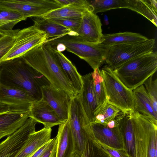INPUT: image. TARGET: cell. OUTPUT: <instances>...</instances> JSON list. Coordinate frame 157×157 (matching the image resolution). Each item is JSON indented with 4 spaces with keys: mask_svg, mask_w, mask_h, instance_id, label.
I'll list each match as a JSON object with an SVG mask.
<instances>
[{
    "mask_svg": "<svg viewBox=\"0 0 157 157\" xmlns=\"http://www.w3.org/2000/svg\"><path fill=\"white\" fill-rule=\"evenodd\" d=\"M0 84L25 92L36 101L42 98L41 87L51 85L44 76L26 63L22 57L0 62Z\"/></svg>",
    "mask_w": 157,
    "mask_h": 157,
    "instance_id": "cell-1",
    "label": "cell"
},
{
    "mask_svg": "<svg viewBox=\"0 0 157 157\" xmlns=\"http://www.w3.org/2000/svg\"><path fill=\"white\" fill-rule=\"evenodd\" d=\"M45 42L32 49L22 56L25 62L44 76L54 87L66 92L72 98L77 94L53 50Z\"/></svg>",
    "mask_w": 157,
    "mask_h": 157,
    "instance_id": "cell-2",
    "label": "cell"
},
{
    "mask_svg": "<svg viewBox=\"0 0 157 157\" xmlns=\"http://www.w3.org/2000/svg\"><path fill=\"white\" fill-rule=\"evenodd\" d=\"M157 70V53L153 51L135 58L113 71L121 82L133 90L143 85Z\"/></svg>",
    "mask_w": 157,
    "mask_h": 157,
    "instance_id": "cell-3",
    "label": "cell"
},
{
    "mask_svg": "<svg viewBox=\"0 0 157 157\" xmlns=\"http://www.w3.org/2000/svg\"><path fill=\"white\" fill-rule=\"evenodd\" d=\"M45 42L53 47L59 43L63 44L67 51L85 60L94 70L105 62L110 47L101 43L89 42L78 36L68 35L49 38Z\"/></svg>",
    "mask_w": 157,
    "mask_h": 157,
    "instance_id": "cell-4",
    "label": "cell"
},
{
    "mask_svg": "<svg viewBox=\"0 0 157 157\" xmlns=\"http://www.w3.org/2000/svg\"><path fill=\"white\" fill-rule=\"evenodd\" d=\"M68 119L74 142V152L81 156L89 138L94 137L91 122L83 107L79 94L71 98Z\"/></svg>",
    "mask_w": 157,
    "mask_h": 157,
    "instance_id": "cell-5",
    "label": "cell"
},
{
    "mask_svg": "<svg viewBox=\"0 0 157 157\" xmlns=\"http://www.w3.org/2000/svg\"><path fill=\"white\" fill-rule=\"evenodd\" d=\"M101 71L108 102L123 112L134 110V100L132 90L127 88L119 79L113 71L106 65Z\"/></svg>",
    "mask_w": 157,
    "mask_h": 157,
    "instance_id": "cell-6",
    "label": "cell"
},
{
    "mask_svg": "<svg viewBox=\"0 0 157 157\" xmlns=\"http://www.w3.org/2000/svg\"><path fill=\"white\" fill-rule=\"evenodd\" d=\"M155 39L110 47L107 54L106 66L113 70L127 61L139 56L154 51Z\"/></svg>",
    "mask_w": 157,
    "mask_h": 157,
    "instance_id": "cell-7",
    "label": "cell"
},
{
    "mask_svg": "<svg viewBox=\"0 0 157 157\" xmlns=\"http://www.w3.org/2000/svg\"><path fill=\"white\" fill-rule=\"evenodd\" d=\"M48 39L43 31L34 25L20 30L16 34L11 48L0 59V62L22 57L33 48Z\"/></svg>",
    "mask_w": 157,
    "mask_h": 157,
    "instance_id": "cell-8",
    "label": "cell"
},
{
    "mask_svg": "<svg viewBox=\"0 0 157 157\" xmlns=\"http://www.w3.org/2000/svg\"><path fill=\"white\" fill-rule=\"evenodd\" d=\"M134 137V157H149L152 136L157 131V124L138 112L130 111Z\"/></svg>",
    "mask_w": 157,
    "mask_h": 157,
    "instance_id": "cell-9",
    "label": "cell"
},
{
    "mask_svg": "<svg viewBox=\"0 0 157 157\" xmlns=\"http://www.w3.org/2000/svg\"><path fill=\"white\" fill-rule=\"evenodd\" d=\"M89 2L96 14L113 9H128L143 16L157 26V12L149 0H96Z\"/></svg>",
    "mask_w": 157,
    "mask_h": 157,
    "instance_id": "cell-10",
    "label": "cell"
},
{
    "mask_svg": "<svg viewBox=\"0 0 157 157\" xmlns=\"http://www.w3.org/2000/svg\"><path fill=\"white\" fill-rule=\"evenodd\" d=\"M61 7L56 0H0V9L18 12L26 18L41 16Z\"/></svg>",
    "mask_w": 157,
    "mask_h": 157,
    "instance_id": "cell-11",
    "label": "cell"
},
{
    "mask_svg": "<svg viewBox=\"0 0 157 157\" xmlns=\"http://www.w3.org/2000/svg\"><path fill=\"white\" fill-rule=\"evenodd\" d=\"M38 122L31 117L11 135L0 142V157H15L27 141L29 135L35 131Z\"/></svg>",
    "mask_w": 157,
    "mask_h": 157,
    "instance_id": "cell-12",
    "label": "cell"
},
{
    "mask_svg": "<svg viewBox=\"0 0 157 157\" xmlns=\"http://www.w3.org/2000/svg\"><path fill=\"white\" fill-rule=\"evenodd\" d=\"M42 99L55 111L65 122L68 119L69 107L71 98L65 91L52 85L41 88Z\"/></svg>",
    "mask_w": 157,
    "mask_h": 157,
    "instance_id": "cell-13",
    "label": "cell"
},
{
    "mask_svg": "<svg viewBox=\"0 0 157 157\" xmlns=\"http://www.w3.org/2000/svg\"><path fill=\"white\" fill-rule=\"evenodd\" d=\"M101 26V20L96 14L87 11L82 17L80 25L76 33L78 36L87 42L101 43L104 40Z\"/></svg>",
    "mask_w": 157,
    "mask_h": 157,
    "instance_id": "cell-14",
    "label": "cell"
},
{
    "mask_svg": "<svg viewBox=\"0 0 157 157\" xmlns=\"http://www.w3.org/2000/svg\"><path fill=\"white\" fill-rule=\"evenodd\" d=\"M31 117L38 123L42 124L44 127L51 128L65 122L62 120L55 111L42 99L33 101L28 113Z\"/></svg>",
    "mask_w": 157,
    "mask_h": 157,
    "instance_id": "cell-15",
    "label": "cell"
},
{
    "mask_svg": "<svg viewBox=\"0 0 157 157\" xmlns=\"http://www.w3.org/2000/svg\"><path fill=\"white\" fill-rule=\"evenodd\" d=\"M36 101L28 93L0 84V102L18 111L28 113L31 103Z\"/></svg>",
    "mask_w": 157,
    "mask_h": 157,
    "instance_id": "cell-16",
    "label": "cell"
},
{
    "mask_svg": "<svg viewBox=\"0 0 157 157\" xmlns=\"http://www.w3.org/2000/svg\"><path fill=\"white\" fill-rule=\"evenodd\" d=\"M82 86L78 94L84 109L91 123L99 110L91 73L82 76Z\"/></svg>",
    "mask_w": 157,
    "mask_h": 157,
    "instance_id": "cell-17",
    "label": "cell"
},
{
    "mask_svg": "<svg viewBox=\"0 0 157 157\" xmlns=\"http://www.w3.org/2000/svg\"><path fill=\"white\" fill-rule=\"evenodd\" d=\"M91 126L96 140L112 148L125 149L124 136L118 126L113 128L99 123H91Z\"/></svg>",
    "mask_w": 157,
    "mask_h": 157,
    "instance_id": "cell-18",
    "label": "cell"
},
{
    "mask_svg": "<svg viewBox=\"0 0 157 157\" xmlns=\"http://www.w3.org/2000/svg\"><path fill=\"white\" fill-rule=\"evenodd\" d=\"M28 113L12 111L0 114V140L11 135L29 118Z\"/></svg>",
    "mask_w": 157,
    "mask_h": 157,
    "instance_id": "cell-19",
    "label": "cell"
},
{
    "mask_svg": "<svg viewBox=\"0 0 157 157\" xmlns=\"http://www.w3.org/2000/svg\"><path fill=\"white\" fill-rule=\"evenodd\" d=\"M52 131L51 128H44L30 134L27 141L15 157H31L51 139Z\"/></svg>",
    "mask_w": 157,
    "mask_h": 157,
    "instance_id": "cell-20",
    "label": "cell"
},
{
    "mask_svg": "<svg viewBox=\"0 0 157 157\" xmlns=\"http://www.w3.org/2000/svg\"><path fill=\"white\" fill-rule=\"evenodd\" d=\"M56 157H72L74 144L68 119L59 125Z\"/></svg>",
    "mask_w": 157,
    "mask_h": 157,
    "instance_id": "cell-21",
    "label": "cell"
},
{
    "mask_svg": "<svg viewBox=\"0 0 157 157\" xmlns=\"http://www.w3.org/2000/svg\"><path fill=\"white\" fill-rule=\"evenodd\" d=\"M134 111L148 118L157 124V113L154 111L152 101L144 85L132 90Z\"/></svg>",
    "mask_w": 157,
    "mask_h": 157,
    "instance_id": "cell-22",
    "label": "cell"
},
{
    "mask_svg": "<svg viewBox=\"0 0 157 157\" xmlns=\"http://www.w3.org/2000/svg\"><path fill=\"white\" fill-rule=\"evenodd\" d=\"M53 50L62 68L77 94H79L82 86V76L71 61L61 52L53 46Z\"/></svg>",
    "mask_w": 157,
    "mask_h": 157,
    "instance_id": "cell-23",
    "label": "cell"
},
{
    "mask_svg": "<svg viewBox=\"0 0 157 157\" xmlns=\"http://www.w3.org/2000/svg\"><path fill=\"white\" fill-rule=\"evenodd\" d=\"M33 20L34 22V25L39 30L44 32L48 39L50 38H53L67 35L77 36L76 32L55 23L48 19L36 17H33Z\"/></svg>",
    "mask_w": 157,
    "mask_h": 157,
    "instance_id": "cell-24",
    "label": "cell"
},
{
    "mask_svg": "<svg viewBox=\"0 0 157 157\" xmlns=\"http://www.w3.org/2000/svg\"><path fill=\"white\" fill-rule=\"evenodd\" d=\"M103 37L101 44L109 47L143 42L148 39L140 34L127 32L104 34Z\"/></svg>",
    "mask_w": 157,
    "mask_h": 157,
    "instance_id": "cell-25",
    "label": "cell"
},
{
    "mask_svg": "<svg viewBox=\"0 0 157 157\" xmlns=\"http://www.w3.org/2000/svg\"><path fill=\"white\" fill-rule=\"evenodd\" d=\"M87 11L93 12L94 10L69 5L63 6L54 10L39 17L46 19L58 17L82 18L84 14Z\"/></svg>",
    "mask_w": 157,
    "mask_h": 157,
    "instance_id": "cell-26",
    "label": "cell"
},
{
    "mask_svg": "<svg viewBox=\"0 0 157 157\" xmlns=\"http://www.w3.org/2000/svg\"><path fill=\"white\" fill-rule=\"evenodd\" d=\"M91 73L93 79L94 90L99 105L98 111L108 102V98L101 70L99 68H98L94 70Z\"/></svg>",
    "mask_w": 157,
    "mask_h": 157,
    "instance_id": "cell-27",
    "label": "cell"
},
{
    "mask_svg": "<svg viewBox=\"0 0 157 157\" xmlns=\"http://www.w3.org/2000/svg\"><path fill=\"white\" fill-rule=\"evenodd\" d=\"M121 111L118 108L108 102L98 111L94 121L91 123L106 125L108 122L115 119Z\"/></svg>",
    "mask_w": 157,
    "mask_h": 157,
    "instance_id": "cell-28",
    "label": "cell"
},
{
    "mask_svg": "<svg viewBox=\"0 0 157 157\" xmlns=\"http://www.w3.org/2000/svg\"><path fill=\"white\" fill-rule=\"evenodd\" d=\"M19 29L11 30H1L0 33V59L12 46L15 35Z\"/></svg>",
    "mask_w": 157,
    "mask_h": 157,
    "instance_id": "cell-29",
    "label": "cell"
},
{
    "mask_svg": "<svg viewBox=\"0 0 157 157\" xmlns=\"http://www.w3.org/2000/svg\"><path fill=\"white\" fill-rule=\"evenodd\" d=\"M81 157H112L95 141L90 139L87 143Z\"/></svg>",
    "mask_w": 157,
    "mask_h": 157,
    "instance_id": "cell-30",
    "label": "cell"
},
{
    "mask_svg": "<svg viewBox=\"0 0 157 157\" xmlns=\"http://www.w3.org/2000/svg\"><path fill=\"white\" fill-rule=\"evenodd\" d=\"M151 76L144 83L145 89L152 102L154 110L157 113V79Z\"/></svg>",
    "mask_w": 157,
    "mask_h": 157,
    "instance_id": "cell-31",
    "label": "cell"
},
{
    "mask_svg": "<svg viewBox=\"0 0 157 157\" xmlns=\"http://www.w3.org/2000/svg\"><path fill=\"white\" fill-rule=\"evenodd\" d=\"M48 19L75 32L79 27L81 21V18L58 17Z\"/></svg>",
    "mask_w": 157,
    "mask_h": 157,
    "instance_id": "cell-32",
    "label": "cell"
},
{
    "mask_svg": "<svg viewBox=\"0 0 157 157\" xmlns=\"http://www.w3.org/2000/svg\"><path fill=\"white\" fill-rule=\"evenodd\" d=\"M0 14L15 25L27 19L21 13L13 10L0 9Z\"/></svg>",
    "mask_w": 157,
    "mask_h": 157,
    "instance_id": "cell-33",
    "label": "cell"
},
{
    "mask_svg": "<svg viewBox=\"0 0 157 157\" xmlns=\"http://www.w3.org/2000/svg\"><path fill=\"white\" fill-rule=\"evenodd\" d=\"M96 143L112 157H130L125 149L111 147L105 144L94 139Z\"/></svg>",
    "mask_w": 157,
    "mask_h": 157,
    "instance_id": "cell-34",
    "label": "cell"
},
{
    "mask_svg": "<svg viewBox=\"0 0 157 157\" xmlns=\"http://www.w3.org/2000/svg\"><path fill=\"white\" fill-rule=\"evenodd\" d=\"M62 6H74L94 10L89 1L86 0H57Z\"/></svg>",
    "mask_w": 157,
    "mask_h": 157,
    "instance_id": "cell-35",
    "label": "cell"
},
{
    "mask_svg": "<svg viewBox=\"0 0 157 157\" xmlns=\"http://www.w3.org/2000/svg\"><path fill=\"white\" fill-rule=\"evenodd\" d=\"M57 143V137L52 139V142L49 147L41 157H56Z\"/></svg>",
    "mask_w": 157,
    "mask_h": 157,
    "instance_id": "cell-36",
    "label": "cell"
},
{
    "mask_svg": "<svg viewBox=\"0 0 157 157\" xmlns=\"http://www.w3.org/2000/svg\"><path fill=\"white\" fill-rule=\"evenodd\" d=\"M16 25L0 14V30H11Z\"/></svg>",
    "mask_w": 157,
    "mask_h": 157,
    "instance_id": "cell-37",
    "label": "cell"
},
{
    "mask_svg": "<svg viewBox=\"0 0 157 157\" xmlns=\"http://www.w3.org/2000/svg\"><path fill=\"white\" fill-rule=\"evenodd\" d=\"M52 142V139H51L50 140L38 150L31 157H41L51 146Z\"/></svg>",
    "mask_w": 157,
    "mask_h": 157,
    "instance_id": "cell-38",
    "label": "cell"
},
{
    "mask_svg": "<svg viewBox=\"0 0 157 157\" xmlns=\"http://www.w3.org/2000/svg\"><path fill=\"white\" fill-rule=\"evenodd\" d=\"M12 111H17L11 106L0 102V114Z\"/></svg>",
    "mask_w": 157,
    "mask_h": 157,
    "instance_id": "cell-39",
    "label": "cell"
},
{
    "mask_svg": "<svg viewBox=\"0 0 157 157\" xmlns=\"http://www.w3.org/2000/svg\"><path fill=\"white\" fill-rule=\"evenodd\" d=\"M55 47H56V50L59 52H61L66 50L65 46L62 44H58Z\"/></svg>",
    "mask_w": 157,
    "mask_h": 157,
    "instance_id": "cell-40",
    "label": "cell"
},
{
    "mask_svg": "<svg viewBox=\"0 0 157 157\" xmlns=\"http://www.w3.org/2000/svg\"><path fill=\"white\" fill-rule=\"evenodd\" d=\"M151 4L155 11L157 12V1L156 0H149Z\"/></svg>",
    "mask_w": 157,
    "mask_h": 157,
    "instance_id": "cell-41",
    "label": "cell"
},
{
    "mask_svg": "<svg viewBox=\"0 0 157 157\" xmlns=\"http://www.w3.org/2000/svg\"><path fill=\"white\" fill-rule=\"evenodd\" d=\"M104 21L106 24L107 25L108 24V18L107 16L106 15L105 16Z\"/></svg>",
    "mask_w": 157,
    "mask_h": 157,
    "instance_id": "cell-42",
    "label": "cell"
},
{
    "mask_svg": "<svg viewBox=\"0 0 157 157\" xmlns=\"http://www.w3.org/2000/svg\"><path fill=\"white\" fill-rule=\"evenodd\" d=\"M72 157H81L80 155L78 154L77 153H74Z\"/></svg>",
    "mask_w": 157,
    "mask_h": 157,
    "instance_id": "cell-43",
    "label": "cell"
},
{
    "mask_svg": "<svg viewBox=\"0 0 157 157\" xmlns=\"http://www.w3.org/2000/svg\"><path fill=\"white\" fill-rule=\"evenodd\" d=\"M0 32H1V30H0Z\"/></svg>",
    "mask_w": 157,
    "mask_h": 157,
    "instance_id": "cell-44",
    "label": "cell"
}]
</instances>
